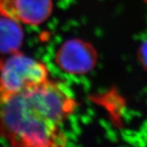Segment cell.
Listing matches in <instances>:
<instances>
[{
  "mask_svg": "<svg viewBox=\"0 0 147 147\" xmlns=\"http://www.w3.org/2000/svg\"><path fill=\"white\" fill-rule=\"evenodd\" d=\"M77 105L66 87L50 79L23 93L0 92V134L9 147H66L62 125Z\"/></svg>",
  "mask_w": 147,
  "mask_h": 147,
  "instance_id": "1",
  "label": "cell"
},
{
  "mask_svg": "<svg viewBox=\"0 0 147 147\" xmlns=\"http://www.w3.org/2000/svg\"><path fill=\"white\" fill-rule=\"evenodd\" d=\"M48 80L47 66L22 53L14 52L0 61V92L2 93H23Z\"/></svg>",
  "mask_w": 147,
  "mask_h": 147,
  "instance_id": "2",
  "label": "cell"
},
{
  "mask_svg": "<svg viewBox=\"0 0 147 147\" xmlns=\"http://www.w3.org/2000/svg\"><path fill=\"white\" fill-rule=\"evenodd\" d=\"M52 10V0H0V16L29 26L43 23Z\"/></svg>",
  "mask_w": 147,
  "mask_h": 147,
  "instance_id": "3",
  "label": "cell"
},
{
  "mask_svg": "<svg viewBox=\"0 0 147 147\" xmlns=\"http://www.w3.org/2000/svg\"><path fill=\"white\" fill-rule=\"evenodd\" d=\"M58 60L62 67L68 72H86L92 65L93 55L87 46L83 43L71 42L60 50Z\"/></svg>",
  "mask_w": 147,
  "mask_h": 147,
  "instance_id": "4",
  "label": "cell"
},
{
  "mask_svg": "<svg viewBox=\"0 0 147 147\" xmlns=\"http://www.w3.org/2000/svg\"><path fill=\"white\" fill-rule=\"evenodd\" d=\"M0 17V51L14 52L21 43V29L16 24L17 22Z\"/></svg>",
  "mask_w": 147,
  "mask_h": 147,
  "instance_id": "5",
  "label": "cell"
},
{
  "mask_svg": "<svg viewBox=\"0 0 147 147\" xmlns=\"http://www.w3.org/2000/svg\"><path fill=\"white\" fill-rule=\"evenodd\" d=\"M146 2H147V0H146Z\"/></svg>",
  "mask_w": 147,
  "mask_h": 147,
  "instance_id": "6",
  "label": "cell"
}]
</instances>
